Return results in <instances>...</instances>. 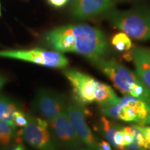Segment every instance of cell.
Listing matches in <instances>:
<instances>
[{
  "mask_svg": "<svg viewBox=\"0 0 150 150\" xmlns=\"http://www.w3.org/2000/svg\"><path fill=\"white\" fill-rule=\"evenodd\" d=\"M45 41L53 51L79 54L94 65L106 58L108 52V43L104 33L86 24L56 27L45 35Z\"/></svg>",
  "mask_w": 150,
  "mask_h": 150,
  "instance_id": "1",
  "label": "cell"
},
{
  "mask_svg": "<svg viewBox=\"0 0 150 150\" xmlns=\"http://www.w3.org/2000/svg\"><path fill=\"white\" fill-rule=\"evenodd\" d=\"M63 74L72 87L74 99L83 106L93 103L99 106L115 102L119 98L110 86L88 74L72 68H66Z\"/></svg>",
  "mask_w": 150,
  "mask_h": 150,
  "instance_id": "2",
  "label": "cell"
},
{
  "mask_svg": "<svg viewBox=\"0 0 150 150\" xmlns=\"http://www.w3.org/2000/svg\"><path fill=\"white\" fill-rule=\"evenodd\" d=\"M125 96L135 97L150 104V91L136 72L113 59H102L95 65Z\"/></svg>",
  "mask_w": 150,
  "mask_h": 150,
  "instance_id": "3",
  "label": "cell"
},
{
  "mask_svg": "<svg viewBox=\"0 0 150 150\" xmlns=\"http://www.w3.org/2000/svg\"><path fill=\"white\" fill-rule=\"evenodd\" d=\"M112 27L139 41L150 40V8L136 7L129 10H112L106 13Z\"/></svg>",
  "mask_w": 150,
  "mask_h": 150,
  "instance_id": "4",
  "label": "cell"
},
{
  "mask_svg": "<svg viewBox=\"0 0 150 150\" xmlns=\"http://www.w3.org/2000/svg\"><path fill=\"white\" fill-rule=\"evenodd\" d=\"M0 58L20 60L50 68L66 69L70 61L62 53L40 48L0 50Z\"/></svg>",
  "mask_w": 150,
  "mask_h": 150,
  "instance_id": "5",
  "label": "cell"
},
{
  "mask_svg": "<svg viewBox=\"0 0 150 150\" xmlns=\"http://www.w3.org/2000/svg\"><path fill=\"white\" fill-rule=\"evenodd\" d=\"M22 137L36 150H62L49 122L41 117L29 115L27 125L22 129Z\"/></svg>",
  "mask_w": 150,
  "mask_h": 150,
  "instance_id": "6",
  "label": "cell"
},
{
  "mask_svg": "<svg viewBox=\"0 0 150 150\" xmlns=\"http://www.w3.org/2000/svg\"><path fill=\"white\" fill-rule=\"evenodd\" d=\"M67 102L61 93L50 89L38 90L33 101V109L41 118L50 122L66 109Z\"/></svg>",
  "mask_w": 150,
  "mask_h": 150,
  "instance_id": "7",
  "label": "cell"
},
{
  "mask_svg": "<svg viewBox=\"0 0 150 150\" xmlns=\"http://www.w3.org/2000/svg\"><path fill=\"white\" fill-rule=\"evenodd\" d=\"M48 122L54 136L62 149L77 150L83 147V142L69 119L66 109Z\"/></svg>",
  "mask_w": 150,
  "mask_h": 150,
  "instance_id": "8",
  "label": "cell"
},
{
  "mask_svg": "<svg viewBox=\"0 0 150 150\" xmlns=\"http://www.w3.org/2000/svg\"><path fill=\"white\" fill-rule=\"evenodd\" d=\"M66 111L83 145L92 150H97L98 139L88 125L83 105L73 99L67 103Z\"/></svg>",
  "mask_w": 150,
  "mask_h": 150,
  "instance_id": "9",
  "label": "cell"
},
{
  "mask_svg": "<svg viewBox=\"0 0 150 150\" xmlns=\"http://www.w3.org/2000/svg\"><path fill=\"white\" fill-rule=\"evenodd\" d=\"M115 0H73L72 14L78 20H87L107 13Z\"/></svg>",
  "mask_w": 150,
  "mask_h": 150,
  "instance_id": "10",
  "label": "cell"
},
{
  "mask_svg": "<svg viewBox=\"0 0 150 150\" xmlns=\"http://www.w3.org/2000/svg\"><path fill=\"white\" fill-rule=\"evenodd\" d=\"M136 73L150 91V52L149 49L136 47L131 52Z\"/></svg>",
  "mask_w": 150,
  "mask_h": 150,
  "instance_id": "11",
  "label": "cell"
},
{
  "mask_svg": "<svg viewBox=\"0 0 150 150\" xmlns=\"http://www.w3.org/2000/svg\"><path fill=\"white\" fill-rule=\"evenodd\" d=\"M129 102L134 107L137 117V123L140 125H150V104L135 97L128 96Z\"/></svg>",
  "mask_w": 150,
  "mask_h": 150,
  "instance_id": "12",
  "label": "cell"
},
{
  "mask_svg": "<svg viewBox=\"0 0 150 150\" xmlns=\"http://www.w3.org/2000/svg\"><path fill=\"white\" fill-rule=\"evenodd\" d=\"M20 108L16 102L13 101L8 97L0 95V120L14 125V113Z\"/></svg>",
  "mask_w": 150,
  "mask_h": 150,
  "instance_id": "13",
  "label": "cell"
},
{
  "mask_svg": "<svg viewBox=\"0 0 150 150\" xmlns=\"http://www.w3.org/2000/svg\"><path fill=\"white\" fill-rule=\"evenodd\" d=\"M16 127L0 120V147L7 146L18 140Z\"/></svg>",
  "mask_w": 150,
  "mask_h": 150,
  "instance_id": "14",
  "label": "cell"
},
{
  "mask_svg": "<svg viewBox=\"0 0 150 150\" xmlns=\"http://www.w3.org/2000/svg\"><path fill=\"white\" fill-rule=\"evenodd\" d=\"M120 125H117L116 123L112 122L108 119V117L103 116L100 119L99 123V128L104 136L105 140L109 142L112 147L115 148V142H114V135L115 132L119 129Z\"/></svg>",
  "mask_w": 150,
  "mask_h": 150,
  "instance_id": "15",
  "label": "cell"
},
{
  "mask_svg": "<svg viewBox=\"0 0 150 150\" xmlns=\"http://www.w3.org/2000/svg\"><path fill=\"white\" fill-rule=\"evenodd\" d=\"M111 45L119 52L128 51L132 47L131 38L124 32L115 33L111 38Z\"/></svg>",
  "mask_w": 150,
  "mask_h": 150,
  "instance_id": "16",
  "label": "cell"
},
{
  "mask_svg": "<svg viewBox=\"0 0 150 150\" xmlns=\"http://www.w3.org/2000/svg\"><path fill=\"white\" fill-rule=\"evenodd\" d=\"M29 115L20 109H18L15 112L13 115V125L16 127L24 128L28 123Z\"/></svg>",
  "mask_w": 150,
  "mask_h": 150,
  "instance_id": "17",
  "label": "cell"
},
{
  "mask_svg": "<svg viewBox=\"0 0 150 150\" xmlns=\"http://www.w3.org/2000/svg\"><path fill=\"white\" fill-rule=\"evenodd\" d=\"M0 150H28L20 140L18 139L16 141L7 146L0 147Z\"/></svg>",
  "mask_w": 150,
  "mask_h": 150,
  "instance_id": "18",
  "label": "cell"
},
{
  "mask_svg": "<svg viewBox=\"0 0 150 150\" xmlns=\"http://www.w3.org/2000/svg\"><path fill=\"white\" fill-rule=\"evenodd\" d=\"M97 150H112V146L109 142L104 140H97Z\"/></svg>",
  "mask_w": 150,
  "mask_h": 150,
  "instance_id": "19",
  "label": "cell"
},
{
  "mask_svg": "<svg viewBox=\"0 0 150 150\" xmlns=\"http://www.w3.org/2000/svg\"><path fill=\"white\" fill-rule=\"evenodd\" d=\"M140 129L146 140L150 145V127L145 126V125H140Z\"/></svg>",
  "mask_w": 150,
  "mask_h": 150,
  "instance_id": "20",
  "label": "cell"
},
{
  "mask_svg": "<svg viewBox=\"0 0 150 150\" xmlns=\"http://www.w3.org/2000/svg\"><path fill=\"white\" fill-rule=\"evenodd\" d=\"M69 0H48L49 3L56 8H61L68 2Z\"/></svg>",
  "mask_w": 150,
  "mask_h": 150,
  "instance_id": "21",
  "label": "cell"
},
{
  "mask_svg": "<svg viewBox=\"0 0 150 150\" xmlns=\"http://www.w3.org/2000/svg\"><path fill=\"white\" fill-rule=\"evenodd\" d=\"M8 81V79H7L4 75L0 74V89L5 85Z\"/></svg>",
  "mask_w": 150,
  "mask_h": 150,
  "instance_id": "22",
  "label": "cell"
},
{
  "mask_svg": "<svg viewBox=\"0 0 150 150\" xmlns=\"http://www.w3.org/2000/svg\"><path fill=\"white\" fill-rule=\"evenodd\" d=\"M77 150H92V149H89V148L85 147V146H83V147L79 148V149H77Z\"/></svg>",
  "mask_w": 150,
  "mask_h": 150,
  "instance_id": "23",
  "label": "cell"
},
{
  "mask_svg": "<svg viewBox=\"0 0 150 150\" xmlns=\"http://www.w3.org/2000/svg\"><path fill=\"white\" fill-rule=\"evenodd\" d=\"M121 1H131V0H121Z\"/></svg>",
  "mask_w": 150,
  "mask_h": 150,
  "instance_id": "24",
  "label": "cell"
},
{
  "mask_svg": "<svg viewBox=\"0 0 150 150\" xmlns=\"http://www.w3.org/2000/svg\"><path fill=\"white\" fill-rule=\"evenodd\" d=\"M1 4H0V16H1Z\"/></svg>",
  "mask_w": 150,
  "mask_h": 150,
  "instance_id": "25",
  "label": "cell"
},
{
  "mask_svg": "<svg viewBox=\"0 0 150 150\" xmlns=\"http://www.w3.org/2000/svg\"><path fill=\"white\" fill-rule=\"evenodd\" d=\"M149 52H150V49H149Z\"/></svg>",
  "mask_w": 150,
  "mask_h": 150,
  "instance_id": "26",
  "label": "cell"
},
{
  "mask_svg": "<svg viewBox=\"0 0 150 150\" xmlns=\"http://www.w3.org/2000/svg\"><path fill=\"white\" fill-rule=\"evenodd\" d=\"M149 149H150V148H149Z\"/></svg>",
  "mask_w": 150,
  "mask_h": 150,
  "instance_id": "27",
  "label": "cell"
}]
</instances>
